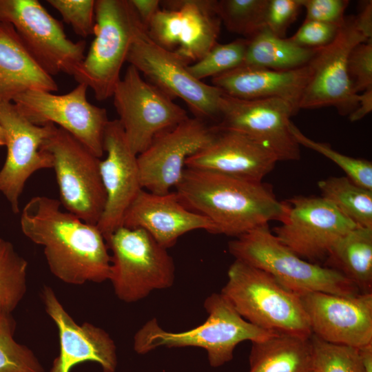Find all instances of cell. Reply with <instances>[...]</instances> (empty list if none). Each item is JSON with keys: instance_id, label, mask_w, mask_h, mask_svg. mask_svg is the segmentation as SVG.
Wrapping results in <instances>:
<instances>
[{"instance_id": "f1b7e54d", "label": "cell", "mask_w": 372, "mask_h": 372, "mask_svg": "<svg viewBox=\"0 0 372 372\" xmlns=\"http://www.w3.org/2000/svg\"><path fill=\"white\" fill-rule=\"evenodd\" d=\"M322 196L357 226L372 228V190L360 187L347 176L320 180Z\"/></svg>"}, {"instance_id": "7402d4cb", "label": "cell", "mask_w": 372, "mask_h": 372, "mask_svg": "<svg viewBox=\"0 0 372 372\" xmlns=\"http://www.w3.org/2000/svg\"><path fill=\"white\" fill-rule=\"evenodd\" d=\"M122 226L145 230L166 249L192 231L203 229L217 234L215 225L186 207L176 192L158 194L142 189L127 209Z\"/></svg>"}, {"instance_id": "ffe728a7", "label": "cell", "mask_w": 372, "mask_h": 372, "mask_svg": "<svg viewBox=\"0 0 372 372\" xmlns=\"http://www.w3.org/2000/svg\"><path fill=\"white\" fill-rule=\"evenodd\" d=\"M106 156L99 169L106 200L96 224L105 238L122 227L125 214L143 189L137 155L130 148L121 123L109 121L103 138Z\"/></svg>"}, {"instance_id": "f6af8a7d", "label": "cell", "mask_w": 372, "mask_h": 372, "mask_svg": "<svg viewBox=\"0 0 372 372\" xmlns=\"http://www.w3.org/2000/svg\"><path fill=\"white\" fill-rule=\"evenodd\" d=\"M309 372H316V371H315L314 370H311Z\"/></svg>"}, {"instance_id": "4dcf8cb0", "label": "cell", "mask_w": 372, "mask_h": 372, "mask_svg": "<svg viewBox=\"0 0 372 372\" xmlns=\"http://www.w3.org/2000/svg\"><path fill=\"white\" fill-rule=\"evenodd\" d=\"M269 0H216V10L231 32L249 39L265 28Z\"/></svg>"}, {"instance_id": "9a60e30c", "label": "cell", "mask_w": 372, "mask_h": 372, "mask_svg": "<svg viewBox=\"0 0 372 372\" xmlns=\"http://www.w3.org/2000/svg\"><path fill=\"white\" fill-rule=\"evenodd\" d=\"M147 31L161 47L174 52L189 65L217 43L221 21L216 0L161 1Z\"/></svg>"}, {"instance_id": "f35d334b", "label": "cell", "mask_w": 372, "mask_h": 372, "mask_svg": "<svg viewBox=\"0 0 372 372\" xmlns=\"http://www.w3.org/2000/svg\"><path fill=\"white\" fill-rule=\"evenodd\" d=\"M340 26L317 21L304 20L296 32L289 39L296 44L304 48H321L334 39Z\"/></svg>"}, {"instance_id": "d4e9b609", "label": "cell", "mask_w": 372, "mask_h": 372, "mask_svg": "<svg viewBox=\"0 0 372 372\" xmlns=\"http://www.w3.org/2000/svg\"><path fill=\"white\" fill-rule=\"evenodd\" d=\"M58 88L53 77L28 53L14 28L0 22V103L12 102L30 90L54 92Z\"/></svg>"}, {"instance_id": "52a82bcc", "label": "cell", "mask_w": 372, "mask_h": 372, "mask_svg": "<svg viewBox=\"0 0 372 372\" xmlns=\"http://www.w3.org/2000/svg\"><path fill=\"white\" fill-rule=\"evenodd\" d=\"M142 24L130 0L95 1L94 39L73 77L91 88L97 100L112 97Z\"/></svg>"}, {"instance_id": "d590c367", "label": "cell", "mask_w": 372, "mask_h": 372, "mask_svg": "<svg viewBox=\"0 0 372 372\" xmlns=\"http://www.w3.org/2000/svg\"><path fill=\"white\" fill-rule=\"evenodd\" d=\"M96 0H48L63 20L79 36L86 38L93 34Z\"/></svg>"}, {"instance_id": "30bf717a", "label": "cell", "mask_w": 372, "mask_h": 372, "mask_svg": "<svg viewBox=\"0 0 372 372\" xmlns=\"http://www.w3.org/2000/svg\"><path fill=\"white\" fill-rule=\"evenodd\" d=\"M127 62L172 99H182L194 117L218 121L223 92L194 78L187 69L189 64L152 41L143 24L133 38Z\"/></svg>"}, {"instance_id": "277c9868", "label": "cell", "mask_w": 372, "mask_h": 372, "mask_svg": "<svg viewBox=\"0 0 372 372\" xmlns=\"http://www.w3.org/2000/svg\"><path fill=\"white\" fill-rule=\"evenodd\" d=\"M220 293L245 320L258 328L302 338L311 335L300 296L263 270L235 260Z\"/></svg>"}, {"instance_id": "7a4b0ae2", "label": "cell", "mask_w": 372, "mask_h": 372, "mask_svg": "<svg viewBox=\"0 0 372 372\" xmlns=\"http://www.w3.org/2000/svg\"><path fill=\"white\" fill-rule=\"evenodd\" d=\"M175 188L181 203L208 218L217 234L235 238L271 220L283 222L289 208L262 182L214 172L185 168Z\"/></svg>"}, {"instance_id": "7c38bea8", "label": "cell", "mask_w": 372, "mask_h": 372, "mask_svg": "<svg viewBox=\"0 0 372 372\" xmlns=\"http://www.w3.org/2000/svg\"><path fill=\"white\" fill-rule=\"evenodd\" d=\"M131 150L138 155L160 134L172 129L189 116L174 99L130 65L112 96Z\"/></svg>"}, {"instance_id": "44dd1931", "label": "cell", "mask_w": 372, "mask_h": 372, "mask_svg": "<svg viewBox=\"0 0 372 372\" xmlns=\"http://www.w3.org/2000/svg\"><path fill=\"white\" fill-rule=\"evenodd\" d=\"M41 298L59 337V353L50 372H70L74 366L86 361L98 363L103 372H115L116 347L107 331L90 322L77 324L50 287H43Z\"/></svg>"}, {"instance_id": "9c48e42d", "label": "cell", "mask_w": 372, "mask_h": 372, "mask_svg": "<svg viewBox=\"0 0 372 372\" xmlns=\"http://www.w3.org/2000/svg\"><path fill=\"white\" fill-rule=\"evenodd\" d=\"M42 148L52 156L61 204L82 220L96 225L106 200L99 169L101 158L55 125Z\"/></svg>"}, {"instance_id": "b9f144b4", "label": "cell", "mask_w": 372, "mask_h": 372, "mask_svg": "<svg viewBox=\"0 0 372 372\" xmlns=\"http://www.w3.org/2000/svg\"><path fill=\"white\" fill-rule=\"evenodd\" d=\"M372 110V87L367 88L359 94V101L358 107L352 112L349 118L351 122L358 121Z\"/></svg>"}, {"instance_id": "8d00e7d4", "label": "cell", "mask_w": 372, "mask_h": 372, "mask_svg": "<svg viewBox=\"0 0 372 372\" xmlns=\"http://www.w3.org/2000/svg\"><path fill=\"white\" fill-rule=\"evenodd\" d=\"M348 73L356 94L372 87V38L351 50L348 59Z\"/></svg>"}, {"instance_id": "d6a6232c", "label": "cell", "mask_w": 372, "mask_h": 372, "mask_svg": "<svg viewBox=\"0 0 372 372\" xmlns=\"http://www.w3.org/2000/svg\"><path fill=\"white\" fill-rule=\"evenodd\" d=\"M248 43L245 38L225 44L217 43L200 59L189 65L187 69L194 78L202 81L232 70L243 64Z\"/></svg>"}, {"instance_id": "2e32d148", "label": "cell", "mask_w": 372, "mask_h": 372, "mask_svg": "<svg viewBox=\"0 0 372 372\" xmlns=\"http://www.w3.org/2000/svg\"><path fill=\"white\" fill-rule=\"evenodd\" d=\"M215 125L240 132L271 152L279 161H297L300 145L291 134L290 118L296 113L280 99L246 100L223 92Z\"/></svg>"}, {"instance_id": "836d02e7", "label": "cell", "mask_w": 372, "mask_h": 372, "mask_svg": "<svg viewBox=\"0 0 372 372\" xmlns=\"http://www.w3.org/2000/svg\"><path fill=\"white\" fill-rule=\"evenodd\" d=\"M312 369L316 372H365L360 349L325 342L311 335Z\"/></svg>"}, {"instance_id": "d6986e66", "label": "cell", "mask_w": 372, "mask_h": 372, "mask_svg": "<svg viewBox=\"0 0 372 372\" xmlns=\"http://www.w3.org/2000/svg\"><path fill=\"white\" fill-rule=\"evenodd\" d=\"M311 335L333 344L361 349L372 344V293L300 296Z\"/></svg>"}, {"instance_id": "4316f807", "label": "cell", "mask_w": 372, "mask_h": 372, "mask_svg": "<svg viewBox=\"0 0 372 372\" xmlns=\"http://www.w3.org/2000/svg\"><path fill=\"white\" fill-rule=\"evenodd\" d=\"M323 266L341 273L362 293H372V228L350 231L333 246Z\"/></svg>"}, {"instance_id": "ee69618b", "label": "cell", "mask_w": 372, "mask_h": 372, "mask_svg": "<svg viewBox=\"0 0 372 372\" xmlns=\"http://www.w3.org/2000/svg\"><path fill=\"white\" fill-rule=\"evenodd\" d=\"M6 145V134L4 128L0 123V147Z\"/></svg>"}, {"instance_id": "3957f363", "label": "cell", "mask_w": 372, "mask_h": 372, "mask_svg": "<svg viewBox=\"0 0 372 372\" xmlns=\"http://www.w3.org/2000/svg\"><path fill=\"white\" fill-rule=\"evenodd\" d=\"M204 307L208 314L206 320L185 331H168L156 318L148 320L134 336V351L145 354L161 347H199L206 351L210 366L218 367L233 359L239 343L260 341L279 334L247 322L220 292L209 296Z\"/></svg>"}, {"instance_id": "83f0119b", "label": "cell", "mask_w": 372, "mask_h": 372, "mask_svg": "<svg viewBox=\"0 0 372 372\" xmlns=\"http://www.w3.org/2000/svg\"><path fill=\"white\" fill-rule=\"evenodd\" d=\"M249 40L242 65L291 70L309 64L318 48H307L293 43L289 38L273 34L266 27Z\"/></svg>"}, {"instance_id": "6da1fadb", "label": "cell", "mask_w": 372, "mask_h": 372, "mask_svg": "<svg viewBox=\"0 0 372 372\" xmlns=\"http://www.w3.org/2000/svg\"><path fill=\"white\" fill-rule=\"evenodd\" d=\"M60 200L32 197L22 209L23 234L43 247L51 273L67 284L109 280L111 256L96 225L87 223L61 208Z\"/></svg>"}, {"instance_id": "5b68a950", "label": "cell", "mask_w": 372, "mask_h": 372, "mask_svg": "<svg viewBox=\"0 0 372 372\" xmlns=\"http://www.w3.org/2000/svg\"><path fill=\"white\" fill-rule=\"evenodd\" d=\"M228 249L235 260L266 271L299 296L310 292L341 296L362 293L339 272L298 256L276 238L268 225L236 237L229 242Z\"/></svg>"}, {"instance_id": "ab89813d", "label": "cell", "mask_w": 372, "mask_h": 372, "mask_svg": "<svg viewBox=\"0 0 372 372\" xmlns=\"http://www.w3.org/2000/svg\"><path fill=\"white\" fill-rule=\"evenodd\" d=\"M349 3L348 0H303L305 20L340 25Z\"/></svg>"}, {"instance_id": "e575fe53", "label": "cell", "mask_w": 372, "mask_h": 372, "mask_svg": "<svg viewBox=\"0 0 372 372\" xmlns=\"http://www.w3.org/2000/svg\"><path fill=\"white\" fill-rule=\"evenodd\" d=\"M290 129L292 135L300 145L311 149L327 157L340 167L356 185L372 190V163L363 158L344 155L327 143L318 142L306 136L291 121Z\"/></svg>"}, {"instance_id": "f546056e", "label": "cell", "mask_w": 372, "mask_h": 372, "mask_svg": "<svg viewBox=\"0 0 372 372\" xmlns=\"http://www.w3.org/2000/svg\"><path fill=\"white\" fill-rule=\"evenodd\" d=\"M28 263L0 237V312L12 313L27 291Z\"/></svg>"}, {"instance_id": "ac0fdd59", "label": "cell", "mask_w": 372, "mask_h": 372, "mask_svg": "<svg viewBox=\"0 0 372 372\" xmlns=\"http://www.w3.org/2000/svg\"><path fill=\"white\" fill-rule=\"evenodd\" d=\"M216 131L215 125L189 116L158 135L137 156L142 188L158 194L171 192L182 178L187 158L209 144Z\"/></svg>"}, {"instance_id": "60d3db41", "label": "cell", "mask_w": 372, "mask_h": 372, "mask_svg": "<svg viewBox=\"0 0 372 372\" xmlns=\"http://www.w3.org/2000/svg\"><path fill=\"white\" fill-rule=\"evenodd\" d=\"M143 25L147 28L152 19L161 8L159 0H130Z\"/></svg>"}, {"instance_id": "1f68e13d", "label": "cell", "mask_w": 372, "mask_h": 372, "mask_svg": "<svg viewBox=\"0 0 372 372\" xmlns=\"http://www.w3.org/2000/svg\"><path fill=\"white\" fill-rule=\"evenodd\" d=\"M15 330L12 313L0 312V372H45L32 351L15 340Z\"/></svg>"}, {"instance_id": "74e56055", "label": "cell", "mask_w": 372, "mask_h": 372, "mask_svg": "<svg viewBox=\"0 0 372 372\" xmlns=\"http://www.w3.org/2000/svg\"><path fill=\"white\" fill-rule=\"evenodd\" d=\"M302 8L303 0H269L265 27L275 36L285 38Z\"/></svg>"}, {"instance_id": "4fadbf2b", "label": "cell", "mask_w": 372, "mask_h": 372, "mask_svg": "<svg viewBox=\"0 0 372 372\" xmlns=\"http://www.w3.org/2000/svg\"><path fill=\"white\" fill-rule=\"evenodd\" d=\"M87 89L86 85L78 83L64 94L30 90L12 102L32 123H52L63 129L101 158L105 153L104 133L110 120L105 108L89 102Z\"/></svg>"}, {"instance_id": "8fae6325", "label": "cell", "mask_w": 372, "mask_h": 372, "mask_svg": "<svg viewBox=\"0 0 372 372\" xmlns=\"http://www.w3.org/2000/svg\"><path fill=\"white\" fill-rule=\"evenodd\" d=\"M0 22L10 24L38 65L50 76H72L85 57V41L68 38L60 21L37 0H0Z\"/></svg>"}, {"instance_id": "484cf974", "label": "cell", "mask_w": 372, "mask_h": 372, "mask_svg": "<svg viewBox=\"0 0 372 372\" xmlns=\"http://www.w3.org/2000/svg\"><path fill=\"white\" fill-rule=\"evenodd\" d=\"M249 372H309L312 369L310 338L276 334L251 342Z\"/></svg>"}, {"instance_id": "7bdbcfd3", "label": "cell", "mask_w": 372, "mask_h": 372, "mask_svg": "<svg viewBox=\"0 0 372 372\" xmlns=\"http://www.w3.org/2000/svg\"><path fill=\"white\" fill-rule=\"evenodd\" d=\"M365 372H372V344L360 349Z\"/></svg>"}, {"instance_id": "e0dca14e", "label": "cell", "mask_w": 372, "mask_h": 372, "mask_svg": "<svg viewBox=\"0 0 372 372\" xmlns=\"http://www.w3.org/2000/svg\"><path fill=\"white\" fill-rule=\"evenodd\" d=\"M0 123L6 134L7 156L0 171V192L19 212V199L28 178L36 172L52 168L50 154L43 149L52 123L36 125L13 102L0 103Z\"/></svg>"}, {"instance_id": "5bb4252c", "label": "cell", "mask_w": 372, "mask_h": 372, "mask_svg": "<svg viewBox=\"0 0 372 372\" xmlns=\"http://www.w3.org/2000/svg\"><path fill=\"white\" fill-rule=\"evenodd\" d=\"M282 225L271 231L300 258L316 264L324 262L333 246L358 227L322 196H296Z\"/></svg>"}, {"instance_id": "cb8c5ba5", "label": "cell", "mask_w": 372, "mask_h": 372, "mask_svg": "<svg viewBox=\"0 0 372 372\" xmlns=\"http://www.w3.org/2000/svg\"><path fill=\"white\" fill-rule=\"evenodd\" d=\"M310 77L309 64L285 71L240 65L211 78V83L223 93L240 99H282L289 103L298 113Z\"/></svg>"}, {"instance_id": "8992f818", "label": "cell", "mask_w": 372, "mask_h": 372, "mask_svg": "<svg viewBox=\"0 0 372 372\" xmlns=\"http://www.w3.org/2000/svg\"><path fill=\"white\" fill-rule=\"evenodd\" d=\"M372 38V1L362 3L356 15L345 16L334 39L319 48L309 63L311 77L303 92L300 109L333 106L349 115L358 106L359 94L348 73V59L359 43Z\"/></svg>"}, {"instance_id": "ba28073f", "label": "cell", "mask_w": 372, "mask_h": 372, "mask_svg": "<svg viewBox=\"0 0 372 372\" xmlns=\"http://www.w3.org/2000/svg\"><path fill=\"white\" fill-rule=\"evenodd\" d=\"M105 239L111 253L109 280L119 300L135 302L173 285L174 260L147 231L122 226Z\"/></svg>"}, {"instance_id": "603a6c76", "label": "cell", "mask_w": 372, "mask_h": 372, "mask_svg": "<svg viewBox=\"0 0 372 372\" xmlns=\"http://www.w3.org/2000/svg\"><path fill=\"white\" fill-rule=\"evenodd\" d=\"M216 127L217 131L214 138L187 158L185 168L214 172L261 183L276 166L278 161L277 157L240 132Z\"/></svg>"}]
</instances>
